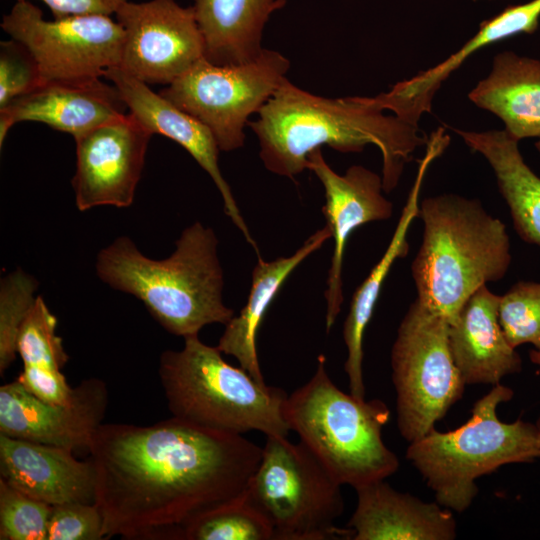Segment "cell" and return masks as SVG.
Returning a JSON list of instances; mask_svg holds the SVG:
<instances>
[{
    "label": "cell",
    "mask_w": 540,
    "mask_h": 540,
    "mask_svg": "<svg viewBox=\"0 0 540 540\" xmlns=\"http://www.w3.org/2000/svg\"><path fill=\"white\" fill-rule=\"evenodd\" d=\"M88 452L103 536L130 540H183L190 525L244 494L262 457L243 435L173 416L101 424Z\"/></svg>",
    "instance_id": "cell-1"
},
{
    "label": "cell",
    "mask_w": 540,
    "mask_h": 540,
    "mask_svg": "<svg viewBox=\"0 0 540 540\" xmlns=\"http://www.w3.org/2000/svg\"><path fill=\"white\" fill-rule=\"evenodd\" d=\"M385 111L377 96L326 98L285 78L248 126L258 138L265 168L289 179L306 170L308 155L323 145L343 153L375 145L382 156L383 189L389 193L428 138L418 125Z\"/></svg>",
    "instance_id": "cell-2"
},
{
    "label": "cell",
    "mask_w": 540,
    "mask_h": 540,
    "mask_svg": "<svg viewBox=\"0 0 540 540\" xmlns=\"http://www.w3.org/2000/svg\"><path fill=\"white\" fill-rule=\"evenodd\" d=\"M217 246L213 229L198 221L182 231L175 251L162 260L119 237L99 252L96 271L112 288L138 298L169 333L185 338L209 324L225 326L235 315L223 300Z\"/></svg>",
    "instance_id": "cell-3"
},
{
    "label": "cell",
    "mask_w": 540,
    "mask_h": 540,
    "mask_svg": "<svg viewBox=\"0 0 540 540\" xmlns=\"http://www.w3.org/2000/svg\"><path fill=\"white\" fill-rule=\"evenodd\" d=\"M419 216L422 242L411 265L416 299L450 322L475 291L508 272L507 228L478 199L451 193L425 198Z\"/></svg>",
    "instance_id": "cell-4"
},
{
    "label": "cell",
    "mask_w": 540,
    "mask_h": 540,
    "mask_svg": "<svg viewBox=\"0 0 540 540\" xmlns=\"http://www.w3.org/2000/svg\"><path fill=\"white\" fill-rule=\"evenodd\" d=\"M290 430L340 484L354 489L394 474L400 462L384 443L390 410L380 399H358L330 379L326 357L315 373L285 401Z\"/></svg>",
    "instance_id": "cell-5"
},
{
    "label": "cell",
    "mask_w": 540,
    "mask_h": 540,
    "mask_svg": "<svg viewBox=\"0 0 540 540\" xmlns=\"http://www.w3.org/2000/svg\"><path fill=\"white\" fill-rule=\"evenodd\" d=\"M221 353L192 335L181 350L161 354L158 372L172 416L227 433L287 436L286 392L258 383Z\"/></svg>",
    "instance_id": "cell-6"
},
{
    "label": "cell",
    "mask_w": 540,
    "mask_h": 540,
    "mask_svg": "<svg viewBox=\"0 0 540 540\" xmlns=\"http://www.w3.org/2000/svg\"><path fill=\"white\" fill-rule=\"evenodd\" d=\"M513 394L501 383L494 385L475 402L470 418L460 427L445 432L434 428L409 443L406 459L441 506L463 513L479 492L478 478L504 465L540 458L536 424L521 419L507 423L498 417L499 405Z\"/></svg>",
    "instance_id": "cell-7"
},
{
    "label": "cell",
    "mask_w": 540,
    "mask_h": 540,
    "mask_svg": "<svg viewBox=\"0 0 540 540\" xmlns=\"http://www.w3.org/2000/svg\"><path fill=\"white\" fill-rule=\"evenodd\" d=\"M341 486L301 441L268 435L245 496L274 540H353L352 529L335 525L344 512Z\"/></svg>",
    "instance_id": "cell-8"
},
{
    "label": "cell",
    "mask_w": 540,
    "mask_h": 540,
    "mask_svg": "<svg viewBox=\"0 0 540 540\" xmlns=\"http://www.w3.org/2000/svg\"><path fill=\"white\" fill-rule=\"evenodd\" d=\"M397 427L411 443L429 433L463 396L449 346L448 320L417 299L402 318L390 354Z\"/></svg>",
    "instance_id": "cell-9"
},
{
    "label": "cell",
    "mask_w": 540,
    "mask_h": 540,
    "mask_svg": "<svg viewBox=\"0 0 540 540\" xmlns=\"http://www.w3.org/2000/svg\"><path fill=\"white\" fill-rule=\"evenodd\" d=\"M280 52L263 49L253 61L218 66L204 58L159 94L204 124L220 151L241 148L249 117L258 113L289 70Z\"/></svg>",
    "instance_id": "cell-10"
},
{
    "label": "cell",
    "mask_w": 540,
    "mask_h": 540,
    "mask_svg": "<svg viewBox=\"0 0 540 540\" xmlns=\"http://www.w3.org/2000/svg\"><path fill=\"white\" fill-rule=\"evenodd\" d=\"M0 26L33 55L41 84L102 77L106 69L121 62L124 30L108 15H77L48 21L39 7L25 0L17 1L3 15Z\"/></svg>",
    "instance_id": "cell-11"
},
{
    "label": "cell",
    "mask_w": 540,
    "mask_h": 540,
    "mask_svg": "<svg viewBox=\"0 0 540 540\" xmlns=\"http://www.w3.org/2000/svg\"><path fill=\"white\" fill-rule=\"evenodd\" d=\"M115 14L124 30L119 67L148 85H170L204 58L192 6L175 0L126 1Z\"/></svg>",
    "instance_id": "cell-12"
},
{
    "label": "cell",
    "mask_w": 540,
    "mask_h": 540,
    "mask_svg": "<svg viewBox=\"0 0 540 540\" xmlns=\"http://www.w3.org/2000/svg\"><path fill=\"white\" fill-rule=\"evenodd\" d=\"M151 136L128 112L75 138L72 186L80 211L133 203Z\"/></svg>",
    "instance_id": "cell-13"
},
{
    "label": "cell",
    "mask_w": 540,
    "mask_h": 540,
    "mask_svg": "<svg viewBox=\"0 0 540 540\" xmlns=\"http://www.w3.org/2000/svg\"><path fill=\"white\" fill-rule=\"evenodd\" d=\"M108 405L106 384L82 381L67 404L43 401L18 381L0 387V434L75 451H88Z\"/></svg>",
    "instance_id": "cell-14"
},
{
    "label": "cell",
    "mask_w": 540,
    "mask_h": 540,
    "mask_svg": "<svg viewBox=\"0 0 540 540\" xmlns=\"http://www.w3.org/2000/svg\"><path fill=\"white\" fill-rule=\"evenodd\" d=\"M307 169L324 188L322 212L334 241L325 291V327L329 333L344 301L342 271L346 242L358 227L391 218L393 204L383 195L380 175L361 165H353L344 174H338L324 159L321 148L308 155Z\"/></svg>",
    "instance_id": "cell-15"
},
{
    "label": "cell",
    "mask_w": 540,
    "mask_h": 540,
    "mask_svg": "<svg viewBox=\"0 0 540 540\" xmlns=\"http://www.w3.org/2000/svg\"><path fill=\"white\" fill-rule=\"evenodd\" d=\"M101 77L45 82L0 108V147L18 122H41L77 138L129 112L118 88Z\"/></svg>",
    "instance_id": "cell-16"
},
{
    "label": "cell",
    "mask_w": 540,
    "mask_h": 540,
    "mask_svg": "<svg viewBox=\"0 0 540 540\" xmlns=\"http://www.w3.org/2000/svg\"><path fill=\"white\" fill-rule=\"evenodd\" d=\"M120 91L129 112L153 135L165 136L182 146L205 170L221 194L226 215L239 229L245 240L260 256L234 199L231 188L219 168L220 151L211 131L199 120L182 111L149 85L119 66L110 67L103 76Z\"/></svg>",
    "instance_id": "cell-17"
},
{
    "label": "cell",
    "mask_w": 540,
    "mask_h": 540,
    "mask_svg": "<svg viewBox=\"0 0 540 540\" xmlns=\"http://www.w3.org/2000/svg\"><path fill=\"white\" fill-rule=\"evenodd\" d=\"M70 449L0 434L1 480L51 506L95 503V477L90 461Z\"/></svg>",
    "instance_id": "cell-18"
},
{
    "label": "cell",
    "mask_w": 540,
    "mask_h": 540,
    "mask_svg": "<svg viewBox=\"0 0 540 540\" xmlns=\"http://www.w3.org/2000/svg\"><path fill=\"white\" fill-rule=\"evenodd\" d=\"M450 143V136L443 127L431 133L420 160L417 175L410 189L391 241L378 263L356 289L343 325L342 336L347 349L344 370L349 392L358 399H365L363 380V338L372 318L382 285L395 261L409 252L407 234L413 220L419 216V196L427 170L440 157Z\"/></svg>",
    "instance_id": "cell-19"
},
{
    "label": "cell",
    "mask_w": 540,
    "mask_h": 540,
    "mask_svg": "<svg viewBox=\"0 0 540 540\" xmlns=\"http://www.w3.org/2000/svg\"><path fill=\"white\" fill-rule=\"evenodd\" d=\"M500 295L487 285L475 291L449 322V346L465 385H497L521 371L522 360L498 318Z\"/></svg>",
    "instance_id": "cell-20"
},
{
    "label": "cell",
    "mask_w": 540,
    "mask_h": 540,
    "mask_svg": "<svg viewBox=\"0 0 540 540\" xmlns=\"http://www.w3.org/2000/svg\"><path fill=\"white\" fill-rule=\"evenodd\" d=\"M356 508L347 523L353 540H453V511L395 490L384 480L355 489Z\"/></svg>",
    "instance_id": "cell-21"
},
{
    "label": "cell",
    "mask_w": 540,
    "mask_h": 540,
    "mask_svg": "<svg viewBox=\"0 0 540 540\" xmlns=\"http://www.w3.org/2000/svg\"><path fill=\"white\" fill-rule=\"evenodd\" d=\"M540 0L512 5L496 16L483 21L478 32L459 50L438 65L419 72L410 79L391 87L388 92L378 94L386 111L401 119L418 125L421 116L432 108L434 95L445 80L476 51L506 38L534 33L539 26Z\"/></svg>",
    "instance_id": "cell-22"
},
{
    "label": "cell",
    "mask_w": 540,
    "mask_h": 540,
    "mask_svg": "<svg viewBox=\"0 0 540 540\" xmlns=\"http://www.w3.org/2000/svg\"><path fill=\"white\" fill-rule=\"evenodd\" d=\"M330 238V229L325 225L290 256L272 261L257 257L247 301L238 315L225 325L217 347L222 353L236 358L240 367L260 384L266 383L257 356L256 337L264 315L289 275Z\"/></svg>",
    "instance_id": "cell-23"
},
{
    "label": "cell",
    "mask_w": 540,
    "mask_h": 540,
    "mask_svg": "<svg viewBox=\"0 0 540 540\" xmlns=\"http://www.w3.org/2000/svg\"><path fill=\"white\" fill-rule=\"evenodd\" d=\"M468 97L501 119L516 141L540 137V60L513 51L496 54L490 73Z\"/></svg>",
    "instance_id": "cell-24"
},
{
    "label": "cell",
    "mask_w": 540,
    "mask_h": 540,
    "mask_svg": "<svg viewBox=\"0 0 540 540\" xmlns=\"http://www.w3.org/2000/svg\"><path fill=\"white\" fill-rule=\"evenodd\" d=\"M204 44V59L218 66L255 60L277 0H194L192 6Z\"/></svg>",
    "instance_id": "cell-25"
},
{
    "label": "cell",
    "mask_w": 540,
    "mask_h": 540,
    "mask_svg": "<svg viewBox=\"0 0 540 540\" xmlns=\"http://www.w3.org/2000/svg\"><path fill=\"white\" fill-rule=\"evenodd\" d=\"M454 131L489 163L518 235L540 247V177L524 161L518 141L505 130Z\"/></svg>",
    "instance_id": "cell-26"
},
{
    "label": "cell",
    "mask_w": 540,
    "mask_h": 540,
    "mask_svg": "<svg viewBox=\"0 0 540 540\" xmlns=\"http://www.w3.org/2000/svg\"><path fill=\"white\" fill-rule=\"evenodd\" d=\"M183 540H274V531L244 492L190 525Z\"/></svg>",
    "instance_id": "cell-27"
},
{
    "label": "cell",
    "mask_w": 540,
    "mask_h": 540,
    "mask_svg": "<svg viewBox=\"0 0 540 540\" xmlns=\"http://www.w3.org/2000/svg\"><path fill=\"white\" fill-rule=\"evenodd\" d=\"M56 326V317L42 297H36L17 338V353L24 366L59 371L67 363L69 357Z\"/></svg>",
    "instance_id": "cell-28"
},
{
    "label": "cell",
    "mask_w": 540,
    "mask_h": 540,
    "mask_svg": "<svg viewBox=\"0 0 540 540\" xmlns=\"http://www.w3.org/2000/svg\"><path fill=\"white\" fill-rule=\"evenodd\" d=\"M498 318L512 347L540 350V282L520 281L500 295Z\"/></svg>",
    "instance_id": "cell-29"
},
{
    "label": "cell",
    "mask_w": 540,
    "mask_h": 540,
    "mask_svg": "<svg viewBox=\"0 0 540 540\" xmlns=\"http://www.w3.org/2000/svg\"><path fill=\"white\" fill-rule=\"evenodd\" d=\"M36 280L22 270L2 278L0 287V374L16 359L17 338L36 297Z\"/></svg>",
    "instance_id": "cell-30"
},
{
    "label": "cell",
    "mask_w": 540,
    "mask_h": 540,
    "mask_svg": "<svg viewBox=\"0 0 540 540\" xmlns=\"http://www.w3.org/2000/svg\"><path fill=\"white\" fill-rule=\"evenodd\" d=\"M51 508L0 479V539L47 540Z\"/></svg>",
    "instance_id": "cell-31"
},
{
    "label": "cell",
    "mask_w": 540,
    "mask_h": 540,
    "mask_svg": "<svg viewBox=\"0 0 540 540\" xmlns=\"http://www.w3.org/2000/svg\"><path fill=\"white\" fill-rule=\"evenodd\" d=\"M36 60L21 42H0V108L41 85Z\"/></svg>",
    "instance_id": "cell-32"
},
{
    "label": "cell",
    "mask_w": 540,
    "mask_h": 540,
    "mask_svg": "<svg viewBox=\"0 0 540 540\" xmlns=\"http://www.w3.org/2000/svg\"><path fill=\"white\" fill-rule=\"evenodd\" d=\"M103 517L96 503L73 502L52 506L47 540H99Z\"/></svg>",
    "instance_id": "cell-33"
},
{
    "label": "cell",
    "mask_w": 540,
    "mask_h": 540,
    "mask_svg": "<svg viewBox=\"0 0 540 540\" xmlns=\"http://www.w3.org/2000/svg\"><path fill=\"white\" fill-rule=\"evenodd\" d=\"M16 380L31 394L46 402L67 404L74 396V388L68 385L61 370L24 366Z\"/></svg>",
    "instance_id": "cell-34"
},
{
    "label": "cell",
    "mask_w": 540,
    "mask_h": 540,
    "mask_svg": "<svg viewBox=\"0 0 540 540\" xmlns=\"http://www.w3.org/2000/svg\"><path fill=\"white\" fill-rule=\"evenodd\" d=\"M25 1V0H16ZM51 10L54 19L77 15H108L127 0H41Z\"/></svg>",
    "instance_id": "cell-35"
},
{
    "label": "cell",
    "mask_w": 540,
    "mask_h": 540,
    "mask_svg": "<svg viewBox=\"0 0 540 540\" xmlns=\"http://www.w3.org/2000/svg\"><path fill=\"white\" fill-rule=\"evenodd\" d=\"M529 357H530V360L532 363L540 366V350H531L530 351V354H529ZM537 426V429H538V439H539V444H540V420L538 421V423L536 424Z\"/></svg>",
    "instance_id": "cell-36"
},
{
    "label": "cell",
    "mask_w": 540,
    "mask_h": 540,
    "mask_svg": "<svg viewBox=\"0 0 540 540\" xmlns=\"http://www.w3.org/2000/svg\"><path fill=\"white\" fill-rule=\"evenodd\" d=\"M277 2L279 4L280 8H282L286 4L287 0H277Z\"/></svg>",
    "instance_id": "cell-37"
},
{
    "label": "cell",
    "mask_w": 540,
    "mask_h": 540,
    "mask_svg": "<svg viewBox=\"0 0 540 540\" xmlns=\"http://www.w3.org/2000/svg\"><path fill=\"white\" fill-rule=\"evenodd\" d=\"M535 146L540 153V137H539V140L536 142Z\"/></svg>",
    "instance_id": "cell-38"
}]
</instances>
